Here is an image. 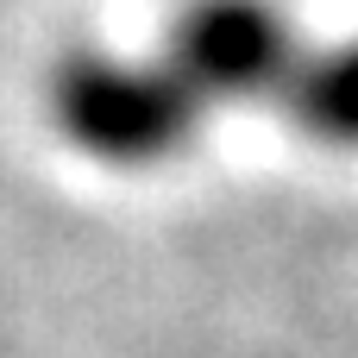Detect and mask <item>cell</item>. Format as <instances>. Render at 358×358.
<instances>
[{
    "instance_id": "cell-1",
    "label": "cell",
    "mask_w": 358,
    "mask_h": 358,
    "mask_svg": "<svg viewBox=\"0 0 358 358\" xmlns=\"http://www.w3.org/2000/svg\"><path fill=\"white\" fill-rule=\"evenodd\" d=\"M57 113L88 151L138 164V157H157V151H170L182 138L189 94L170 76L113 69V63H76L57 82Z\"/></svg>"
},
{
    "instance_id": "cell-2",
    "label": "cell",
    "mask_w": 358,
    "mask_h": 358,
    "mask_svg": "<svg viewBox=\"0 0 358 358\" xmlns=\"http://www.w3.org/2000/svg\"><path fill=\"white\" fill-rule=\"evenodd\" d=\"M277 57H283V38L258 6L220 0L182 25V69L201 88H258L277 69Z\"/></svg>"
},
{
    "instance_id": "cell-3",
    "label": "cell",
    "mask_w": 358,
    "mask_h": 358,
    "mask_svg": "<svg viewBox=\"0 0 358 358\" xmlns=\"http://www.w3.org/2000/svg\"><path fill=\"white\" fill-rule=\"evenodd\" d=\"M302 113L327 132V138H358V50L334 57L308 76L302 88Z\"/></svg>"
}]
</instances>
